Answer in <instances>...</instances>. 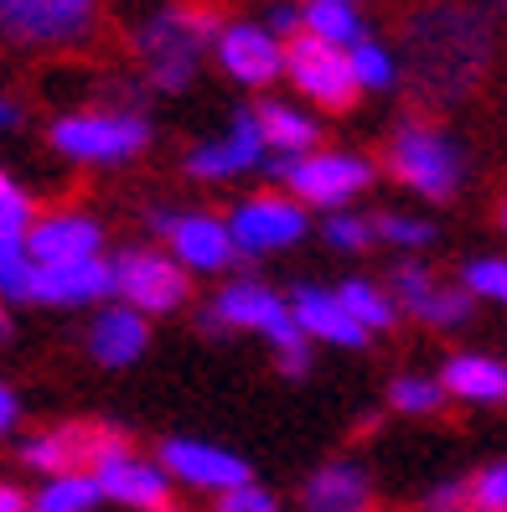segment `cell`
<instances>
[{"instance_id": "obj_1", "label": "cell", "mask_w": 507, "mask_h": 512, "mask_svg": "<svg viewBox=\"0 0 507 512\" xmlns=\"http://www.w3.org/2000/svg\"><path fill=\"white\" fill-rule=\"evenodd\" d=\"M404 52L414 83L435 99H461L492 63V26L471 6H425L409 21Z\"/></svg>"}, {"instance_id": "obj_2", "label": "cell", "mask_w": 507, "mask_h": 512, "mask_svg": "<svg viewBox=\"0 0 507 512\" xmlns=\"http://www.w3.org/2000/svg\"><path fill=\"white\" fill-rule=\"evenodd\" d=\"M202 331H259V337L275 347L285 378H306V373H311V352H316V347L301 337V326H295L285 295H280L275 285L254 280V275L228 280L213 300H207Z\"/></svg>"}, {"instance_id": "obj_3", "label": "cell", "mask_w": 507, "mask_h": 512, "mask_svg": "<svg viewBox=\"0 0 507 512\" xmlns=\"http://www.w3.org/2000/svg\"><path fill=\"white\" fill-rule=\"evenodd\" d=\"M218 32H223V21L207 0H176V6L156 11L135 32V57H140L145 78H151V88H161V94L192 88L202 52L218 42Z\"/></svg>"}, {"instance_id": "obj_4", "label": "cell", "mask_w": 507, "mask_h": 512, "mask_svg": "<svg viewBox=\"0 0 507 512\" xmlns=\"http://www.w3.org/2000/svg\"><path fill=\"white\" fill-rule=\"evenodd\" d=\"M47 140L78 166H125L151 150V119L140 109H73L52 119Z\"/></svg>"}, {"instance_id": "obj_5", "label": "cell", "mask_w": 507, "mask_h": 512, "mask_svg": "<svg viewBox=\"0 0 507 512\" xmlns=\"http://www.w3.org/2000/svg\"><path fill=\"white\" fill-rule=\"evenodd\" d=\"M383 161H389L399 187H409L425 202H451L461 192V176H466L461 145L445 135L435 119H404L389 135V156Z\"/></svg>"}, {"instance_id": "obj_6", "label": "cell", "mask_w": 507, "mask_h": 512, "mask_svg": "<svg viewBox=\"0 0 507 512\" xmlns=\"http://www.w3.org/2000/svg\"><path fill=\"white\" fill-rule=\"evenodd\" d=\"M275 171V182L285 197L301 207H321V213H347V207L373 187V161L357 150H306V156H285V161H264Z\"/></svg>"}, {"instance_id": "obj_7", "label": "cell", "mask_w": 507, "mask_h": 512, "mask_svg": "<svg viewBox=\"0 0 507 512\" xmlns=\"http://www.w3.org/2000/svg\"><path fill=\"white\" fill-rule=\"evenodd\" d=\"M104 26V0H0V42L26 52L88 47Z\"/></svg>"}, {"instance_id": "obj_8", "label": "cell", "mask_w": 507, "mask_h": 512, "mask_svg": "<svg viewBox=\"0 0 507 512\" xmlns=\"http://www.w3.org/2000/svg\"><path fill=\"white\" fill-rule=\"evenodd\" d=\"M109 269H114V300L140 311L145 321L176 316L192 300V275L156 244H130L109 254Z\"/></svg>"}, {"instance_id": "obj_9", "label": "cell", "mask_w": 507, "mask_h": 512, "mask_svg": "<svg viewBox=\"0 0 507 512\" xmlns=\"http://www.w3.org/2000/svg\"><path fill=\"white\" fill-rule=\"evenodd\" d=\"M88 476L99 481L104 502H119L130 512H182V507H176V492H171V476L156 461L135 456V445H130L125 430L99 450V461L88 466Z\"/></svg>"}, {"instance_id": "obj_10", "label": "cell", "mask_w": 507, "mask_h": 512, "mask_svg": "<svg viewBox=\"0 0 507 512\" xmlns=\"http://www.w3.org/2000/svg\"><path fill=\"white\" fill-rule=\"evenodd\" d=\"M223 223H228V238H233L238 259H264V254L295 249L311 233L306 207L295 197H285V192H254V197L238 202Z\"/></svg>"}, {"instance_id": "obj_11", "label": "cell", "mask_w": 507, "mask_h": 512, "mask_svg": "<svg viewBox=\"0 0 507 512\" xmlns=\"http://www.w3.org/2000/svg\"><path fill=\"white\" fill-rule=\"evenodd\" d=\"M280 73L301 88L316 109H326V114H347L357 99H363V88H357V78H352L347 52L332 47V42H316L306 32H295L285 42V68Z\"/></svg>"}, {"instance_id": "obj_12", "label": "cell", "mask_w": 507, "mask_h": 512, "mask_svg": "<svg viewBox=\"0 0 507 512\" xmlns=\"http://www.w3.org/2000/svg\"><path fill=\"white\" fill-rule=\"evenodd\" d=\"M383 290H389L399 316H414L430 331H461L471 321V295L461 285H445L420 259H399L389 269V280H383Z\"/></svg>"}, {"instance_id": "obj_13", "label": "cell", "mask_w": 507, "mask_h": 512, "mask_svg": "<svg viewBox=\"0 0 507 512\" xmlns=\"http://www.w3.org/2000/svg\"><path fill=\"white\" fill-rule=\"evenodd\" d=\"M156 466L171 476V487L182 481V487L207 492V497H223L233 487H244V481H254V466L238 450L213 445V440H192V435H166L156 445Z\"/></svg>"}, {"instance_id": "obj_14", "label": "cell", "mask_w": 507, "mask_h": 512, "mask_svg": "<svg viewBox=\"0 0 507 512\" xmlns=\"http://www.w3.org/2000/svg\"><path fill=\"white\" fill-rule=\"evenodd\" d=\"M21 244L32 264H88L109 254V228L88 207H52V213L32 218Z\"/></svg>"}, {"instance_id": "obj_15", "label": "cell", "mask_w": 507, "mask_h": 512, "mask_svg": "<svg viewBox=\"0 0 507 512\" xmlns=\"http://www.w3.org/2000/svg\"><path fill=\"white\" fill-rule=\"evenodd\" d=\"M156 233L166 238V254L187 269V275H228L238 264V249L228 238V223L218 213H151Z\"/></svg>"}, {"instance_id": "obj_16", "label": "cell", "mask_w": 507, "mask_h": 512, "mask_svg": "<svg viewBox=\"0 0 507 512\" xmlns=\"http://www.w3.org/2000/svg\"><path fill=\"white\" fill-rule=\"evenodd\" d=\"M119 430L114 425H88V419H68V425H52V430H37L16 445V461L26 471H37L42 481L47 476H68V471H88L99 461V450L114 440Z\"/></svg>"}, {"instance_id": "obj_17", "label": "cell", "mask_w": 507, "mask_h": 512, "mask_svg": "<svg viewBox=\"0 0 507 512\" xmlns=\"http://www.w3.org/2000/svg\"><path fill=\"white\" fill-rule=\"evenodd\" d=\"M114 300V269L109 254L88 264H32V285H26V306L47 311H83V306H109Z\"/></svg>"}, {"instance_id": "obj_18", "label": "cell", "mask_w": 507, "mask_h": 512, "mask_svg": "<svg viewBox=\"0 0 507 512\" xmlns=\"http://www.w3.org/2000/svg\"><path fill=\"white\" fill-rule=\"evenodd\" d=\"M218 63L233 83L244 88H270L285 68V42L270 32V26H254V21H233L218 32Z\"/></svg>"}, {"instance_id": "obj_19", "label": "cell", "mask_w": 507, "mask_h": 512, "mask_svg": "<svg viewBox=\"0 0 507 512\" xmlns=\"http://www.w3.org/2000/svg\"><path fill=\"white\" fill-rule=\"evenodd\" d=\"M264 161V140H259V125H254V109H238L228 135L197 145L187 156V176H197V182H238V176L259 171Z\"/></svg>"}, {"instance_id": "obj_20", "label": "cell", "mask_w": 507, "mask_h": 512, "mask_svg": "<svg viewBox=\"0 0 507 512\" xmlns=\"http://www.w3.org/2000/svg\"><path fill=\"white\" fill-rule=\"evenodd\" d=\"M285 306L295 316V326H301V337L306 342H321V347H342V352H363L368 347V331L357 326L347 311H342V300L332 285H295L285 295Z\"/></svg>"}, {"instance_id": "obj_21", "label": "cell", "mask_w": 507, "mask_h": 512, "mask_svg": "<svg viewBox=\"0 0 507 512\" xmlns=\"http://www.w3.org/2000/svg\"><path fill=\"white\" fill-rule=\"evenodd\" d=\"M83 347L99 368H130L145 357V347H151V321L130 306H119V300H109V306H99L94 321H88Z\"/></svg>"}, {"instance_id": "obj_22", "label": "cell", "mask_w": 507, "mask_h": 512, "mask_svg": "<svg viewBox=\"0 0 507 512\" xmlns=\"http://www.w3.org/2000/svg\"><path fill=\"white\" fill-rule=\"evenodd\" d=\"M435 383L445 388V399H456V404H476V409L507 404V363L492 352H451L440 363Z\"/></svg>"}, {"instance_id": "obj_23", "label": "cell", "mask_w": 507, "mask_h": 512, "mask_svg": "<svg viewBox=\"0 0 507 512\" xmlns=\"http://www.w3.org/2000/svg\"><path fill=\"white\" fill-rule=\"evenodd\" d=\"M306 512H368L373 507V476L357 461H321L301 481Z\"/></svg>"}, {"instance_id": "obj_24", "label": "cell", "mask_w": 507, "mask_h": 512, "mask_svg": "<svg viewBox=\"0 0 507 512\" xmlns=\"http://www.w3.org/2000/svg\"><path fill=\"white\" fill-rule=\"evenodd\" d=\"M254 125H259V140H264V156H275V161L306 156V150H316V140H321L316 119L306 109H295V104H280V99L259 104L254 109Z\"/></svg>"}, {"instance_id": "obj_25", "label": "cell", "mask_w": 507, "mask_h": 512, "mask_svg": "<svg viewBox=\"0 0 507 512\" xmlns=\"http://www.w3.org/2000/svg\"><path fill=\"white\" fill-rule=\"evenodd\" d=\"M337 300H342V311L368 331V337H383V331H394L399 326V311H394V300L389 290H383L378 280H363V275H347L342 285H332Z\"/></svg>"}, {"instance_id": "obj_26", "label": "cell", "mask_w": 507, "mask_h": 512, "mask_svg": "<svg viewBox=\"0 0 507 512\" xmlns=\"http://www.w3.org/2000/svg\"><path fill=\"white\" fill-rule=\"evenodd\" d=\"M99 481L88 471H68V476H47L37 492H26V512H99Z\"/></svg>"}, {"instance_id": "obj_27", "label": "cell", "mask_w": 507, "mask_h": 512, "mask_svg": "<svg viewBox=\"0 0 507 512\" xmlns=\"http://www.w3.org/2000/svg\"><path fill=\"white\" fill-rule=\"evenodd\" d=\"M301 32L316 37V42H332L342 52H352L357 42H363V16H357L352 0H311V6L301 11Z\"/></svg>"}, {"instance_id": "obj_28", "label": "cell", "mask_w": 507, "mask_h": 512, "mask_svg": "<svg viewBox=\"0 0 507 512\" xmlns=\"http://www.w3.org/2000/svg\"><path fill=\"white\" fill-rule=\"evenodd\" d=\"M373 244L414 259V254H425V249L440 244V228L430 218H420V213H378L373 218Z\"/></svg>"}, {"instance_id": "obj_29", "label": "cell", "mask_w": 507, "mask_h": 512, "mask_svg": "<svg viewBox=\"0 0 507 512\" xmlns=\"http://www.w3.org/2000/svg\"><path fill=\"white\" fill-rule=\"evenodd\" d=\"M445 404V388L430 378V373H399L394 383H389V409H399V414H409V419H430V414H440Z\"/></svg>"}, {"instance_id": "obj_30", "label": "cell", "mask_w": 507, "mask_h": 512, "mask_svg": "<svg viewBox=\"0 0 507 512\" xmlns=\"http://www.w3.org/2000/svg\"><path fill=\"white\" fill-rule=\"evenodd\" d=\"M347 63H352V78H357V88H373V94H383V88H394L399 83V57L383 47V42H373V37H363L352 52H347Z\"/></svg>"}, {"instance_id": "obj_31", "label": "cell", "mask_w": 507, "mask_h": 512, "mask_svg": "<svg viewBox=\"0 0 507 512\" xmlns=\"http://www.w3.org/2000/svg\"><path fill=\"white\" fill-rule=\"evenodd\" d=\"M471 300H487V306H502L507 311V259L497 254H476L466 269H461V280H456Z\"/></svg>"}, {"instance_id": "obj_32", "label": "cell", "mask_w": 507, "mask_h": 512, "mask_svg": "<svg viewBox=\"0 0 507 512\" xmlns=\"http://www.w3.org/2000/svg\"><path fill=\"white\" fill-rule=\"evenodd\" d=\"M26 285H32V254L21 238H0V306H26Z\"/></svg>"}, {"instance_id": "obj_33", "label": "cell", "mask_w": 507, "mask_h": 512, "mask_svg": "<svg viewBox=\"0 0 507 512\" xmlns=\"http://www.w3.org/2000/svg\"><path fill=\"white\" fill-rule=\"evenodd\" d=\"M32 218H37V197L0 166V238H26Z\"/></svg>"}, {"instance_id": "obj_34", "label": "cell", "mask_w": 507, "mask_h": 512, "mask_svg": "<svg viewBox=\"0 0 507 512\" xmlns=\"http://www.w3.org/2000/svg\"><path fill=\"white\" fill-rule=\"evenodd\" d=\"M321 238H326V249H337V254H368L373 249V218L363 213H326L321 223Z\"/></svg>"}, {"instance_id": "obj_35", "label": "cell", "mask_w": 507, "mask_h": 512, "mask_svg": "<svg viewBox=\"0 0 507 512\" xmlns=\"http://www.w3.org/2000/svg\"><path fill=\"white\" fill-rule=\"evenodd\" d=\"M466 497L476 512H507V461H492L482 466L471 481H466Z\"/></svg>"}, {"instance_id": "obj_36", "label": "cell", "mask_w": 507, "mask_h": 512, "mask_svg": "<svg viewBox=\"0 0 507 512\" xmlns=\"http://www.w3.org/2000/svg\"><path fill=\"white\" fill-rule=\"evenodd\" d=\"M213 512H285V502H280L270 487H259V481H244V487L223 492Z\"/></svg>"}, {"instance_id": "obj_37", "label": "cell", "mask_w": 507, "mask_h": 512, "mask_svg": "<svg viewBox=\"0 0 507 512\" xmlns=\"http://www.w3.org/2000/svg\"><path fill=\"white\" fill-rule=\"evenodd\" d=\"M471 497H466V481H440V487H430L425 497V512H466Z\"/></svg>"}, {"instance_id": "obj_38", "label": "cell", "mask_w": 507, "mask_h": 512, "mask_svg": "<svg viewBox=\"0 0 507 512\" xmlns=\"http://www.w3.org/2000/svg\"><path fill=\"white\" fill-rule=\"evenodd\" d=\"M16 425H21V394H16L6 378H0V440H6Z\"/></svg>"}, {"instance_id": "obj_39", "label": "cell", "mask_w": 507, "mask_h": 512, "mask_svg": "<svg viewBox=\"0 0 507 512\" xmlns=\"http://www.w3.org/2000/svg\"><path fill=\"white\" fill-rule=\"evenodd\" d=\"M0 512H26V492L16 481H0Z\"/></svg>"}, {"instance_id": "obj_40", "label": "cell", "mask_w": 507, "mask_h": 512, "mask_svg": "<svg viewBox=\"0 0 507 512\" xmlns=\"http://www.w3.org/2000/svg\"><path fill=\"white\" fill-rule=\"evenodd\" d=\"M16 337V316H11V306H0V347H6Z\"/></svg>"}, {"instance_id": "obj_41", "label": "cell", "mask_w": 507, "mask_h": 512, "mask_svg": "<svg viewBox=\"0 0 507 512\" xmlns=\"http://www.w3.org/2000/svg\"><path fill=\"white\" fill-rule=\"evenodd\" d=\"M497 223H502V228H507V202H502V207H497Z\"/></svg>"}, {"instance_id": "obj_42", "label": "cell", "mask_w": 507, "mask_h": 512, "mask_svg": "<svg viewBox=\"0 0 507 512\" xmlns=\"http://www.w3.org/2000/svg\"><path fill=\"white\" fill-rule=\"evenodd\" d=\"M306 6H311V0H306Z\"/></svg>"}, {"instance_id": "obj_43", "label": "cell", "mask_w": 507, "mask_h": 512, "mask_svg": "<svg viewBox=\"0 0 507 512\" xmlns=\"http://www.w3.org/2000/svg\"><path fill=\"white\" fill-rule=\"evenodd\" d=\"M502 6H507V0H502Z\"/></svg>"}]
</instances>
